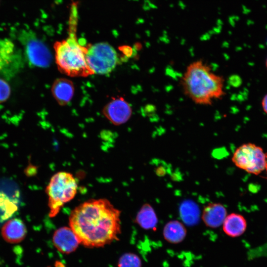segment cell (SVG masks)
<instances>
[{"instance_id": "6da1fadb", "label": "cell", "mask_w": 267, "mask_h": 267, "mask_svg": "<svg viewBox=\"0 0 267 267\" xmlns=\"http://www.w3.org/2000/svg\"><path fill=\"white\" fill-rule=\"evenodd\" d=\"M69 225L80 244L88 248L102 247L119 239L121 211L107 199H90L71 211Z\"/></svg>"}, {"instance_id": "7a4b0ae2", "label": "cell", "mask_w": 267, "mask_h": 267, "mask_svg": "<svg viewBox=\"0 0 267 267\" xmlns=\"http://www.w3.org/2000/svg\"><path fill=\"white\" fill-rule=\"evenodd\" d=\"M183 91L195 103L211 105L214 99L224 95V79L213 73L202 60L190 63L181 81Z\"/></svg>"}, {"instance_id": "3957f363", "label": "cell", "mask_w": 267, "mask_h": 267, "mask_svg": "<svg viewBox=\"0 0 267 267\" xmlns=\"http://www.w3.org/2000/svg\"><path fill=\"white\" fill-rule=\"evenodd\" d=\"M54 48L56 63L61 72L73 77H84L94 74L86 61L87 46L78 42L72 29L69 37L55 43Z\"/></svg>"}, {"instance_id": "277c9868", "label": "cell", "mask_w": 267, "mask_h": 267, "mask_svg": "<svg viewBox=\"0 0 267 267\" xmlns=\"http://www.w3.org/2000/svg\"><path fill=\"white\" fill-rule=\"evenodd\" d=\"M77 190V180L71 173L61 171L53 175L45 189L49 217H55L65 204L74 198Z\"/></svg>"}, {"instance_id": "5b68a950", "label": "cell", "mask_w": 267, "mask_h": 267, "mask_svg": "<svg viewBox=\"0 0 267 267\" xmlns=\"http://www.w3.org/2000/svg\"><path fill=\"white\" fill-rule=\"evenodd\" d=\"M232 161L238 168L258 175L265 170L267 154L261 147L252 143L241 145L234 151Z\"/></svg>"}, {"instance_id": "8992f818", "label": "cell", "mask_w": 267, "mask_h": 267, "mask_svg": "<svg viewBox=\"0 0 267 267\" xmlns=\"http://www.w3.org/2000/svg\"><path fill=\"white\" fill-rule=\"evenodd\" d=\"M87 49L86 61L94 74H108L116 67L118 61V55L108 44L101 43L89 44Z\"/></svg>"}, {"instance_id": "52a82bcc", "label": "cell", "mask_w": 267, "mask_h": 267, "mask_svg": "<svg viewBox=\"0 0 267 267\" xmlns=\"http://www.w3.org/2000/svg\"><path fill=\"white\" fill-rule=\"evenodd\" d=\"M19 39L25 46L28 59L31 63L42 67L49 65L51 57L48 49L32 32L24 30L21 33Z\"/></svg>"}, {"instance_id": "ba28073f", "label": "cell", "mask_w": 267, "mask_h": 267, "mask_svg": "<svg viewBox=\"0 0 267 267\" xmlns=\"http://www.w3.org/2000/svg\"><path fill=\"white\" fill-rule=\"evenodd\" d=\"M103 113L113 124L120 125L130 119L132 108L123 97H115L104 106Z\"/></svg>"}, {"instance_id": "9c48e42d", "label": "cell", "mask_w": 267, "mask_h": 267, "mask_svg": "<svg viewBox=\"0 0 267 267\" xmlns=\"http://www.w3.org/2000/svg\"><path fill=\"white\" fill-rule=\"evenodd\" d=\"M52 242L55 248L63 254L75 252L80 244L70 226H62L57 229L53 234Z\"/></svg>"}, {"instance_id": "30bf717a", "label": "cell", "mask_w": 267, "mask_h": 267, "mask_svg": "<svg viewBox=\"0 0 267 267\" xmlns=\"http://www.w3.org/2000/svg\"><path fill=\"white\" fill-rule=\"evenodd\" d=\"M17 59L15 47L12 42L7 39H0V74H9L14 68L16 69Z\"/></svg>"}, {"instance_id": "8fae6325", "label": "cell", "mask_w": 267, "mask_h": 267, "mask_svg": "<svg viewBox=\"0 0 267 267\" xmlns=\"http://www.w3.org/2000/svg\"><path fill=\"white\" fill-rule=\"evenodd\" d=\"M226 216L227 211L223 205L211 203L204 208L201 218L207 226L216 228L222 224Z\"/></svg>"}, {"instance_id": "7c38bea8", "label": "cell", "mask_w": 267, "mask_h": 267, "mask_svg": "<svg viewBox=\"0 0 267 267\" xmlns=\"http://www.w3.org/2000/svg\"><path fill=\"white\" fill-rule=\"evenodd\" d=\"M27 229L23 221L17 218L11 219L4 223L1 228L3 239L10 243H17L26 236Z\"/></svg>"}, {"instance_id": "4fadbf2b", "label": "cell", "mask_w": 267, "mask_h": 267, "mask_svg": "<svg viewBox=\"0 0 267 267\" xmlns=\"http://www.w3.org/2000/svg\"><path fill=\"white\" fill-rule=\"evenodd\" d=\"M51 92L59 104L65 105L73 97L74 86L70 80L65 78H59L56 80L52 84Z\"/></svg>"}, {"instance_id": "5bb4252c", "label": "cell", "mask_w": 267, "mask_h": 267, "mask_svg": "<svg viewBox=\"0 0 267 267\" xmlns=\"http://www.w3.org/2000/svg\"><path fill=\"white\" fill-rule=\"evenodd\" d=\"M224 232L231 237L242 235L247 228V222L240 214L231 213L227 215L222 224Z\"/></svg>"}, {"instance_id": "9a60e30c", "label": "cell", "mask_w": 267, "mask_h": 267, "mask_svg": "<svg viewBox=\"0 0 267 267\" xmlns=\"http://www.w3.org/2000/svg\"><path fill=\"white\" fill-rule=\"evenodd\" d=\"M187 230L181 222L177 220L168 222L164 226L163 236L168 242L177 244L182 242L185 238Z\"/></svg>"}, {"instance_id": "2e32d148", "label": "cell", "mask_w": 267, "mask_h": 267, "mask_svg": "<svg viewBox=\"0 0 267 267\" xmlns=\"http://www.w3.org/2000/svg\"><path fill=\"white\" fill-rule=\"evenodd\" d=\"M135 222L143 229L150 230L155 228L158 220L154 209L150 205L146 203L137 213Z\"/></svg>"}, {"instance_id": "e0dca14e", "label": "cell", "mask_w": 267, "mask_h": 267, "mask_svg": "<svg viewBox=\"0 0 267 267\" xmlns=\"http://www.w3.org/2000/svg\"><path fill=\"white\" fill-rule=\"evenodd\" d=\"M17 210L15 203L6 194L0 192V223L10 218Z\"/></svg>"}, {"instance_id": "ac0fdd59", "label": "cell", "mask_w": 267, "mask_h": 267, "mask_svg": "<svg viewBox=\"0 0 267 267\" xmlns=\"http://www.w3.org/2000/svg\"><path fill=\"white\" fill-rule=\"evenodd\" d=\"M118 267H141L142 262L139 257L133 253L122 255L118 260Z\"/></svg>"}, {"instance_id": "d6986e66", "label": "cell", "mask_w": 267, "mask_h": 267, "mask_svg": "<svg viewBox=\"0 0 267 267\" xmlns=\"http://www.w3.org/2000/svg\"><path fill=\"white\" fill-rule=\"evenodd\" d=\"M181 206L180 210L186 211V214L180 215L181 218L187 223L196 222L198 217L197 207L191 202H185Z\"/></svg>"}, {"instance_id": "ffe728a7", "label": "cell", "mask_w": 267, "mask_h": 267, "mask_svg": "<svg viewBox=\"0 0 267 267\" xmlns=\"http://www.w3.org/2000/svg\"><path fill=\"white\" fill-rule=\"evenodd\" d=\"M10 94V88L8 84L0 78V103L5 101Z\"/></svg>"}, {"instance_id": "44dd1931", "label": "cell", "mask_w": 267, "mask_h": 267, "mask_svg": "<svg viewBox=\"0 0 267 267\" xmlns=\"http://www.w3.org/2000/svg\"><path fill=\"white\" fill-rule=\"evenodd\" d=\"M249 257L253 259L261 257H267V242L252 250Z\"/></svg>"}, {"instance_id": "7402d4cb", "label": "cell", "mask_w": 267, "mask_h": 267, "mask_svg": "<svg viewBox=\"0 0 267 267\" xmlns=\"http://www.w3.org/2000/svg\"><path fill=\"white\" fill-rule=\"evenodd\" d=\"M262 106L264 111L267 114V94L264 96L262 100Z\"/></svg>"}, {"instance_id": "603a6c76", "label": "cell", "mask_w": 267, "mask_h": 267, "mask_svg": "<svg viewBox=\"0 0 267 267\" xmlns=\"http://www.w3.org/2000/svg\"><path fill=\"white\" fill-rule=\"evenodd\" d=\"M265 169L266 170V171H267V164H266V168Z\"/></svg>"}, {"instance_id": "cb8c5ba5", "label": "cell", "mask_w": 267, "mask_h": 267, "mask_svg": "<svg viewBox=\"0 0 267 267\" xmlns=\"http://www.w3.org/2000/svg\"><path fill=\"white\" fill-rule=\"evenodd\" d=\"M266 67L267 68V58L266 61Z\"/></svg>"}]
</instances>
